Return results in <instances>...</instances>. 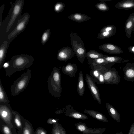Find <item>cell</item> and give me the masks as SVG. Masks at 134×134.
Here are the masks:
<instances>
[{
    "label": "cell",
    "mask_w": 134,
    "mask_h": 134,
    "mask_svg": "<svg viewBox=\"0 0 134 134\" xmlns=\"http://www.w3.org/2000/svg\"><path fill=\"white\" fill-rule=\"evenodd\" d=\"M34 60L33 57L27 54H20L13 56L8 62V66L4 68L6 75L10 77L16 71L29 68Z\"/></svg>",
    "instance_id": "6da1fadb"
},
{
    "label": "cell",
    "mask_w": 134,
    "mask_h": 134,
    "mask_svg": "<svg viewBox=\"0 0 134 134\" xmlns=\"http://www.w3.org/2000/svg\"><path fill=\"white\" fill-rule=\"evenodd\" d=\"M61 81L59 70L57 67H54L48 78L47 83L49 93L55 98H59L60 97L62 90Z\"/></svg>",
    "instance_id": "7a4b0ae2"
},
{
    "label": "cell",
    "mask_w": 134,
    "mask_h": 134,
    "mask_svg": "<svg viewBox=\"0 0 134 134\" xmlns=\"http://www.w3.org/2000/svg\"><path fill=\"white\" fill-rule=\"evenodd\" d=\"M70 36L72 49L77 60L82 64L86 57L87 53L83 42L80 37L75 33L71 32Z\"/></svg>",
    "instance_id": "3957f363"
},
{
    "label": "cell",
    "mask_w": 134,
    "mask_h": 134,
    "mask_svg": "<svg viewBox=\"0 0 134 134\" xmlns=\"http://www.w3.org/2000/svg\"><path fill=\"white\" fill-rule=\"evenodd\" d=\"M31 76V71L29 69L22 74L11 86V95L15 96L24 91L27 87Z\"/></svg>",
    "instance_id": "277c9868"
},
{
    "label": "cell",
    "mask_w": 134,
    "mask_h": 134,
    "mask_svg": "<svg viewBox=\"0 0 134 134\" xmlns=\"http://www.w3.org/2000/svg\"><path fill=\"white\" fill-rule=\"evenodd\" d=\"M13 111L9 104L0 103L1 119L11 128L15 127L13 122Z\"/></svg>",
    "instance_id": "5b68a950"
},
{
    "label": "cell",
    "mask_w": 134,
    "mask_h": 134,
    "mask_svg": "<svg viewBox=\"0 0 134 134\" xmlns=\"http://www.w3.org/2000/svg\"><path fill=\"white\" fill-rule=\"evenodd\" d=\"M30 16L28 13H24L12 31L8 35L7 38L9 40L20 34L25 29L30 19Z\"/></svg>",
    "instance_id": "8992f818"
},
{
    "label": "cell",
    "mask_w": 134,
    "mask_h": 134,
    "mask_svg": "<svg viewBox=\"0 0 134 134\" xmlns=\"http://www.w3.org/2000/svg\"><path fill=\"white\" fill-rule=\"evenodd\" d=\"M24 0H17L13 4L12 12L7 27V33L13 25L16 18L21 13L24 4Z\"/></svg>",
    "instance_id": "52a82bcc"
},
{
    "label": "cell",
    "mask_w": 134,
    "mask_h": 134,
    "mask_svg": "<svg viewBox=\"0 0 134 134\" xmlns=\"http://www.w3.org/2000/svg\"><path fill=\"white\" fill-rule=\"evenodd\" d=\"M108 69L104 66H96L93 67L91 70L90 74L92 79L98 84L105 83L103 74Z\"/></svg>",
    "instance_id": "ba28073f"
},
{
    "label": "cell",
    "mask_w": 134,
    "mask_h": 134,
    "mask_svg": "<svg viewBox=\"0 0 134 134\" xmlns=\"http://www.w3.org/2000/svg\"><path fill=\"white\" fill-rule=\"evenodd\" d=\"M105 83L111 85H117L120 83V79L115 69H108L103 74Z\"/></svg>",
    "instance_id": "9c48e42d"
},
{
    "label": "cell",
    "mask_w": 134,
    "mask_h": 134,
    "mask_svg": "<svg viewBox=\"0 0 134 134\" xmlns=\"http://www.w3.org/2000/svg\"><path fill=\"white\" fill-rule=\"evenodd\" d=\"M85 79L88 87L91 92L94 99L96 100L99 104H101V101L100 94L98 89L96 85L95 82L90 75L87 74Z\"/></svg>",
    "instance_id": "30bf717a"
},
{
    "label": "cell",
    "mask_w": 134,
    "mask_h": 134,
    "mask_svg": "<svg viewBox=\"0 0 134 134\" xmlns=\"http://www.w3.org/2000/svg\"><path fill=\"white\" fill-rule=\"evenodd\" d=\"M74 126L76 129L83 134H102L105 131V128L92 129L88 128L85 123L79 122Z\"/></svg>",
    "instance_id": "8fae6325"
},
{
    "label": "cell",
    "mask_w": 134,
    "mask_h": 134,
    "mask_svg": "<svg viewBox=\"0 0 134 134\" xmlns=\"http://www.w3.org/2000/svg\"><path fill=\"white\" fill-rule=\"evenodd\" d=\"M75 54L71 48L66 46L61 48L58 51L57 58L59 61L66 62L72 58Z\"/></svg>",
    "instance_id": "7c38bea8"
},
{
    "label": "cell",
    "mask_w": 134,
    "mask_h": 134,
    "mask_svg": "<svg viewBox=\"0 0 134 134\" xmlns=\"http://www.w3.org/2000/svg\"><path fill=\"white\" fill-rule=\"evenodd\" d=\"M63 113L66 116L81 120H86L88 119L85 115L74 110L70 105H67L64 109Z\"/></svg>",
    "instance_id": "4fadbf2b"
},
{
    "label": "cell",
    "mask_w": 134,
    "mask_h": 134,
    "mask_svg": "<svg viewBox=\"0 0 134 134\" xmlns=\"http://www.w3.org/2000/svg\"><path fill=\"white\" fill-rule=\"evenodd\" d=\"M99 48L103 51L111 54H117L123 53L119 47L113 44L107 43L100 45Z\"/></svg>",
    "instance_id": "5bb4252c"
},
{
    "label": "cell",
    "mask_w": 134,
    "mask_h": 134,
    "mask_svg": "<svg viewBox=\"0 0 134 134\" xmlns=\"http://www.w3.org/2000/svg\"><path fill=\"white\" fill-rule=\"evenodd\" d=\"M12 113L14 125L18 130L19 134L23 133L25 119L18 112L13 110Z\"/></svg>",
    "instance_id": "9a60e30c"
},
{
    "label": "cell",
    "mask_w": 134,
    "mask_h": 134,
    "mask_svg": "<svg viewBox=\"0 0 134 134\" xmlns=\"http://www.w3.org/2000/svg\"><path fill=\"white\" fill-rule=\"evenodd\" d=\"M124 79L129 81H134V63H127L123 68Z\"/></svg>",
    "instance_id": "2e32d148"
},
{
    "label": "cell",
    "mask_w": 134,
    "mask_h": 134,
    "mask_svg": "<svg viewBox=\"0 0 134 134\" xmlns=\"http://www.w3.org/2000/svg\"><path fill=\"white\" fill-rule=\"evenodd\" d=\"M77 70V64H75L68 63L62 68V71L65 75H69L71 77H74Z\"/></svg>",
    "instance_id": "e0dca14e"
},
{
    "label": "cell",
    "mask_w": 134,
    "mask_h": 134,
    "mask_svg": "<svg viewBox=\"0 0 134 134\" xmlns=\"http://www.w3.org/2000/svg\"><path fill=\"white\" fill-rule=\"evenodd\" d=\"M134 26L133 19V13H132L130 15L125 24V31L126 36L127 38L131 37Z\"/></svg>",
    "instance_id": "ac0fdd59"
},
{
    "label": "cell",
    "mask_w": 134,
    "mask_h": 134,
    "mask_svg": "<svg viewBox=\"0 0 134 134\" xmlns=\"http://www.w3.org/2000/svg\"><path fill=\"white\" fill-rule=\"evenodd\" d=\"M115 8L125 10L134 8V1L133 0H123L117 3Z\"/></svg>",
    "instance_id": "d6986e66"
},
{
    "label": "cell",
    "mask_w": 134,
    "mask_h": 134,
    "mask_svg": "<svg viewBox=\"0 0 134 134\" xmlns=\"http://www.w3.org/2000/svg\"><path fill=\"white\" fill-rule=\"evenodd\" d=\"M83 112L99 121L105 122H108V120L106 116L98 112L92 110L85 109L84 110Z\"/></svg>",
    "instance_id": "ffe728a7"
},
{
    "label": "cell",
    "mask_w": 134,
    "mask_h": 134,
    "mask_svg": "<svg viewBox=\"0 0 134 134\" xmlns=\"http://www.w3.org/2000/svg\"><path fill=\"white\" fill-rule=\"evenodd\" d=\"M70 19L75 22L80 23L88 20L91 18L87 15L79 13H75L68 16Z\"/></svg>",
    "instance_id": "44dd1931"
},
{
    "label": "cell",
    "mask_w": 134,
    "mask_h": 134,
    "mask_svg": "<svg viewBox=\"0 0 134 134\" xmlns=\"http://www.w3.org/2000/svg\"><path fill=\"white\" fill-rule=\"evenodd\" d=\"M106 106L109 115L117 122H120L121 121L120 116L116 109L108 103H106Z\"/></svg>",
    "instance_id": "7402d4cb"
},
{
    "label": "cell",
    "mask_w": 134,
    "mask_h": 134,
    "mask_svg": "<svg viewBox=\"0 0 134 134\" xmlns=\"http://www.w3.org/2000/svg\"><path fill=\"white\" fill-rule=\"evenodd\" d=\"M0 121V130L3 134H19L16 131L15 127L11 128L1 119Z\"/></svg>",
    "instance_id": "603a6c76"
},
{
    "label": "cell",
    "mask_w": 134,
    "mask_h": 134,
    "mask_svg": "<svg viewBox=\"0 0 134 134\" xmlns=\"http://www.w3.org/2000/svg\"><path fill=\"white\" fill-rule=\"evenodd\" d=\"M85 83L83 73L80 71L79 73L77 86V91L79 95L82 97L85 92Z\"/></svg>",
    "instance_id": "cb8c5ba5"
},
{
    "label": "cell",
    "mask_w": 134,
    "mask_h": 134,
    "mask_svg": "<svg viewBox=\"0 0 134 134\" xmlns=\"http://www.w3.org/2000/svg\"><path fill=\"white\" fill-rule=\"evenodd\" d=\"M8 42L4 41L0 47V69L3 66L6 56Z\"/></svg>",
    "instance_id": "d4e9b609"
},
{
    "label": "cell",
    "mask_w": 134,
    "mask_h": 134,
    "mask_svg": "<svg viewBox=\"0 0 134 134\" xmlns=\"http://www.w3.org/2000/svg\"><path fill=\"white\" fill-rule=\"evenodd\" d=\"M103 58L109 63L114 64L120 63L128 61V60L127 59H124L121 57L118 56L106 55Z\"/></svg>",
    "instance_id": "484cf974"
},
{
    "label": "cell",
    "mask_w": 134,
    "mask_h": 134,
    "mask_svg": "<svg viewBox=\"0 0 134 134\" xmlns=\"http://www.w3.org/2000/svg\"><path fill=\"white\" fill-rule=\"evenodd\" d=\"M9 104V101L0 78V103Z\"/></svg>",
    "instance_id": "4316f807"
},
{
    "label": "cell",
    "mask_w": 134,
    "mask_h": 134,
    "mask_svg": "<svg viewBox=\"0 0 134 134\" xmlns=\"http://www.w3.org/2000/svg\"><path fill=\"white\" fill-rule=\"evenodd\" d=\"M106 55L95 50H91L87 52L86 58L88 59H94L103 58Z\"/></svg>",
    "instance_id": "83f0119b"
},
{
    "label": "cell",
    "mask_w": 134,
    "mask_h": 134,
    "mask_svg": "<svg viewBox=\"0 0 134 134\" xmlns=\"http://www.w3.org/2000/svg\"><path fill=\"white\" fill-rule=\"evenodd\" d=\"M52 134H67L64 127L58 122L53 124Z\"/></svg>",
    "instance_id": "f1b7e54d"
},
{
    "label": "cell",
    "mask_w": 134,
    "mask_h": 134,
    "mask_svg": "<svg viewBox=\"0 0 134 134\" xmlns=\"http://www.w3.org/2000/svg\"><path fill=\"white\" fill-rule=\"evenodd\" d=\"M23 134H35L31 123L25 119L24 126L23 130Z\"/></svg>",
    "instance_id": "f546056e"
},
{
    "label": "cell",
    "mask_w": 134,
    "mask_h": 134,
    "mask_svg": "<svg viewBox=\"0 0 134 134\" xmlns=\"http://www.w3.org/2000/svg\"><path fill=\"white\" fill-rule=\"evenodd\" d=\"M89 61H91V64L93 67L98 66H105L110 63L107 62L103 57L94 59H88Z\"/></svg>",
    "instance_id": "4dcf8cb0"
},
{
    "label": "cell",
    "mask_w": 134,
    "mask_h": 134,
    "mask_svg": "<svg viewBox=\"0 0 134 134\" xmlns=\"http://www.w3.org/2000/svg\"><path fill=\"white\" fill-rule=\"evenodd\" d=\"M116 32V29L107 31L99 32L97 37L99 39H103L108 38L114 36Z\"/></svg>",
    "instance_id": "1f68e13d"
},
{
    "label": "cell",
    "mask_w": 134,
    "mask_h": 134,
    "mask_svg": "<svg viewBox=\"0 0 134 134\" xmlns=\"http://www.w3.org/2000/svg\"><path fill=\"white\" fill-rule=\"evenodd\" d=\"M51 35L49 29L46 30L43 33L41 37V42L42 45L45 44L48 41Z\"/></svg>",
    "instance_id": "d6a6232c"
},
{
    "label": "cell",
    "mask_w": 134,
    "mask_h": 134,
    "mask_svg": "<svg viewBox=\"0 0 134 134\" xmlns=\"http://www.w3.org/2000/svg\"><path fill=\"white\" fill-rule=\"evenodd\" d=\"M95 6L97 9L101 12L107 11L110 9V8L104 2H101L97 3Z\"/></svg>",
    "instance_id": "836d02e7"
},
{
    "label": "cell",
    "mask_w": 134,
    "mask_h": 134,
    "mask_svg": "<svg viewBox=\"0 0 134 134\" xmlns=\"http://www.w3.org/2000/svg\"><path fill=\"white\" fill-rule=\"evenodd\" d=\"M65 4L62 2H58L54 5V9L55 11L59 13L62 11L64 9Z\"/></svg>",
    "instance_id": "e575fe53"
},
{
    "label": "cell",
    "mask_w": 134,
    "mask_h": 134,
    "mask_svg": "<svg viewBox=\"0 0 134 134\" xmlns=\"http://www.w3.org/2000/svg\"><path fill=\"white\" fill-rule=\"evenodd\" d=\"M116 29V26L114 25H109L104 27L100 30V32L111 31Z\"/></svg>",
    "instance_id": "d590c367"
},
{
    "label": "cell",
    "mask_w": 134,
    "mask_h": 134,
    "mask_svg": "<svg viewBox=\"0 0 134 134\" xmlns=\"http://www.w3.org/2000/svg\"><path fill=\"white\" fill-rule=\"evenodd\" d=\"M35 134H47L46 131L42 128H37L35 132Z\"/></svg>",
    "instance_id": "8d00e7d4"
},
{
    "label": "cell",
    "mask_w": 134,
    "mask_h": 134,
    "mask_svg": "<svg viewBox=\"0 0 134 134\" xmlns=\"http://www.w3.org/2000/svg\"><path fill=\"white\" fill-rule=\"evenodd\" d=\"M59 120L57 119L49 118L47 121V123L50 124H54L58 122Z\"/></svg>",
    "instance_id": "74e56055"
},
{
    "label": "cell",
    "mask_w": 134,
    "mask_h": 134,
    "mask_svg": "<svg viewBox=\"0 0 134 134\" xmlns=\"http://www.w3.org/2000/svg\"><path fill=\"white\" fill-rule=\"evenodd\" d=\"M4 5L3 4L0 7V26H1V21L2 20V14L3 13V12L4 10Z\"/></svg>",
    "instance_id": "f35d334b"
},
{
    "label": "cell",
    "mask_w": 134,
    "mask_h": 134,
    "mask_svg": "<svg viewBox=\"0 0 134 134\" xmlns=\"http://www.w3.org/2000/svg\"><path fill=\"white\" fill-rule=\"evenodd\" d=\"M128 134H134V123L131 125Z\"/></svg>",
    "instance_id": "ab89813d"
},
{
    "label": "cell",
    "mask_w": 134,
    "mask_h": 134,
    "mask_svg": "<svg viewBox=\"0 0 134 134\" xmlns=\"http://www.w3.org/2000/svg\"><path fill=\"white\" fill-rule=\"evenodd\" d=\"M128 49L130 52L134 54V46L129 47H128Z\"/></svg>",
    "instance_id": "60d3db41"
},
{
    "label": "cell",
    "mask_w": 134,
    "mask_h": 134,
    "mask_svg": "<svg viewBox=\"0 0 134 134\" xmlns=\"http://www.w3.org/2000/svg\"><path fill=\"white\" fill-rule=\"evenodd\" d=\"M100 1H102V2H105L106 1H111L112 0H98Z\"/></svg>",
    "instance_id": "b9f144b4"
},
{
    "label": "cell",
    "mask_w": 134,
    "mask_h": 134,
    "mask_svg": "<svg viewBox=\"0 0 134 134\" xmlns=\"http://www.w3.org/2000/svg\"><path fill=\"white\" fill-rule=\"evenodd\" d=\"M114 134H123V132L122 131L118 132L115 133H114Z\"/></svg>",
    "instance_id": "7bdbcfd3"
},
{
    "label": "cell",
    "mask_w": 134,
    "mask_h": 134,
    "mask_svg": "<svg viewBox=\"0 0 134 134\" xmlns=\"http://www.w3.org/2000/svg\"><path fill=\"white\" fill-rule=\"evenodd\" d=\"M133 13V19L134 25V12Z\"/></svg>",
    "instance_id": "ee69618b"
},
{
    "label": "cell",
    "mask_w": 134,
    "mask_h": 134,
    "mask_svg": "<svg viewBox=\"0 0 134 134\" xmlns=\"http://www.w3.org/2000/svg\"><path fill=\"white\" fill-rule=\"evenodd\" d=\"M132 31L134 32V26L133 29H132Z\"/></svg>",
    "instance_id": "f6af8a7d"
},
{
    "label": "cell",
    "mask_w": 134,
    "mask_h": 134,
    "mask_svg": "<svg viewBox=\"0 0 134 134\" xmlns=\"http://www.w3.org/2000/svg\"><path fill=\"white\" fill-rule=\"evenodd\" d=\"M23 134V133H22V134Z\"/></svg>",
    "instance_id": "bcb514c9"
},
{
    "label": "cell",
    "mask_w": 134,
    "mask_h": 134,
    "mask_svg": "<svg viewBox=\"0 0 134 134\" xmlns=\"http://www.w3.org/2000/svg\"><path fill=\"white\" fill-rule=\"evenodd\" d=\"M133 1H134V0H133Z\"/></svg>",
    "instance_id": "7dc6e473"
}]
</instances>
